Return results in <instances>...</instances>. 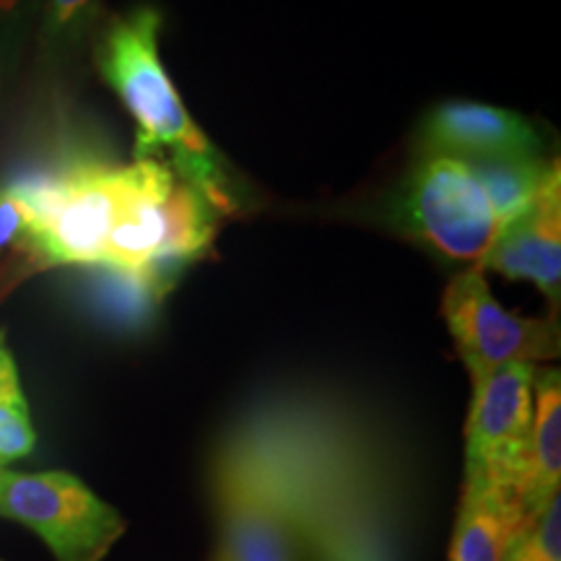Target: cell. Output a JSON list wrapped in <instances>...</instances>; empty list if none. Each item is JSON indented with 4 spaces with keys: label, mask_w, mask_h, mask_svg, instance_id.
<instances>
[{
    "label": "cell",
    "mask_w": 561,
    "mask_h": 561,
    "mask_svg": "<svg viewBox=\"0 0 561 561\" xmlns=\"http://www.w3.org/2000/svg\"><path fill=\"white\" fill-rule=\"evenodd\" d=\"M214 494L265 504L299 546L343 512L392 496L382 447L343 405L278 396L244 411L214 455Z\"/></svg>",
    "instance_id": "1"
},
{
    "label": "cell",
    "mask_w": 561,
    "mask_h": 561,
    "mask_svg": "<svg viewBox=\"0 0 561 561\" xmlns=\"http://www.w3.org/2000/svg\"><path fill=\"white\" fill-rule=\"evenodd\" d=\"M159 9L136 5L104 26L94 50L102 79L117 91L138 125L136 159L170 161L172 170L195 187L216 214H240L244 206L240 182L182 104L159 58Z\"/></svg>",
    "instance_id": "2"
},
{
    "label": "cell",
    "mask_w": 561,
    "mask_h": 561,
    "mask_svg": "<svg viewBox=\"0 0 561 561\" xmlns=\"http://www.w3.org/2000/svg\"><path fill=\"white\" fill-rule=\"evenodd\" d=\"M219 214L170 161L133 159L102 268L161 299L187 263L201 261L219 229Z\"/></svg>",
    "instance_id": "3"
},
{
    "label": "cell",
    "mask_w": 561,
    "mask_h": 561,
    "mask_svg": "<svg viewBox=\"0 0 561 561\" xmlns=\"http://www.w3.org/2000/svg\"><path fill=\"white\" fill-rule=\"evenodd\" d=\"M0 517L37 533L58 561H102L125 533V517L66 471L0 468Z\"/></svg>",
    "instance_id": "4"
},
{
    "label": "cell",
    "mask_w": 561,
    "mask_h": 561,
    "mask_svg": "<svg viewBox=\"0 0 561 561\" xmlns=\"http://www.w3.org/2000/svg\"><path fill=\"white\" fill-rule=\"evenodd\" d=\"M405 221L442 257L481 268L502 219L466 161L424 153L405 191Z\"/></svg>",
    "instance_id": "5"
},
{
    "label": "cell",
    "mask_w": 561,
    "mask_h": 561,
    "mask_svg": "<svg viewBox=\"0 0 561 561\" xmlns=\"http://www.w3.org/2000/svg\"><path fill=\"white\" fill-rule=\"evenodd\" d=\"M442 314L471 380L510 364H538L559 356L557 320L520 318L491 294L483 268H468L447 284Z\"/></svg>",
    "instance_id": "6"
},
{
    "label": "cell",
    "mask_w": 561,
    "mask_h": 561,
    "mask_svg": "<svg viewBox=\"0 0 561 561\" xmlns=\"http://www.w3.org/2000/svg\"><path fill=\"white\" fill-rule=\"evenodd\" d=\"M536 371V364H510L471 380L466 479L491 481L520 496L528 473Z\"/></svg>",
    "instance_id": "7"
},
{
    "label": "cell",
    "mask_w": 561,
    "mask_h": 561,
    "mask_svg": "<svg viewBox=\"0 0 561 561\" xmlns=\"http://www.w3.org/2000/svg\"><path fill=\"white\" fill-rule=\"evenodd\" d=\"M481 268L536 284L553 312L561 299V174L553 161L536 201L517 219L504 224Z\"/></svg>",
    "instance_id": "8"
},
{
    "label": "cell",
    "mask_w": 561,
    "mask_h": 561,
    "mask_svg": "<svg viewBox=\"0 0 561 561\" xmlns=\"http://www.w3.org/2000/svg\"><path fill=\"white\" fill-rule=\"evenodd\" d=\"M421 149L460 161L541 157V138L533 123L517 112L473 102H445L426 115Z\"/></svg>",
    "instance_id": "9"
},
{
    "label": "cell",
    "mask_w": 561,
    "mask_h": 561,
    "mask_svg": "<svg viewBox=\"0 0 561 561\" xmlns=\"http://www.w3.org/2000/svg\"><path fill=\"white\" fill-rule=\"evenodd\" d=\"M523 520L520 496L515 491L491 481L466 479L450 561H504Z\"/></svg>",
    "instance_id": "10"
},
{
    "label": "cell",
    "mask_w": 561,
    "mask_h": 561,
    "mask_svg": "<svg viewBox=\"0 0 561 561\" xmlns=\"http://www.w3.org/2000/svg\"><path fill=\"white\" fill-rule=\"evenodd\" d=\"M219 510V561H299L289 525L265 504L240 494H214Z\"/></svg>",
    "instance_id": "11"
},
{
    "label": "cell",
    "mask_w": 561,
    "mask_h": 561,
    "mask_svg": "<svg viewBox=\"0 0 561 561\" xmlns=\"http://www.w3.org/2000/svg\"><path fill=\"white\" fill-rule=\"evenodd\" d=\"M561 483V377L559 369H538L533 385V430L528 473L520 491L525 517H533L559 494Z\"/></svg>",
    "instance_id": "12"
},
{
    "label": "cell",
    "mask_w": 561,
    "mask_h": 561,
    "mask_svg": "<svg viewBox=\"0 0 561 561\" xmlns=\"http://www.w3.org/2000/svg\"><path fill=\"white\" fill-rule=\"evenodd\" d=\"M553 161H543L541 157H515L466 161V164L471 167L476 180L486 191L502 224H510L536 201Z\"/></svg>",
    "instance_id": "13"
},
{
    "label": "cell",
    "mask_w": 561,
    "mask_h": 561,
    "mask_svg": "<svg viewBox=\"0 0 561 561\" xmlns=\"http://www.w3.org/2000/svg\"><path fill=\"white\" fill-rule=\"evenodd\" d=\"M37 445L30 403L21 390L19 369L9 348V339L0 331V468L26 458Z\"/></svg>",
    "instance_id": "14"
},
{
    "label": "cell",
    "mask_w": 561,
    "mask_h": 561,
    "mask_svg": "<svg viewBox=\"0 0 561 561\" xmlns=\"http://www.w3.org/2000/svg\"><path fill=\"white\" fill-rule=\"evenodd\" d=\"M102 0H45L42 47L47 55H68L87 39L100 16Z\"/></svg>",
    "instance_id": "15"
},
{
    "label": "cell",
    "mask_w": 561,
    "mask_h": 561,
    "mask_svg": "<svg viewBox=\"0 0 561 561\" xmlns=\"http://www.w3.org/2000/svg\"><path fill=\"white\" fill-rule=\"evenodd\" d=\"M504 561H561V494L543 510L525 517Z\"/></svg>",
    "instance_id": "16"
},
{
    "label": "cell",
    "mask_w": 561,
    "mask_h": 561,
    "mask_svg": "<svg viewBox=\"0 0 561 561\" xmlns=\"http://www.w3.org/2000/svg\"><path fill=\"white\" fill-rule=\"evenodd\" d=\"M30 206L21 198V193L13 185L3 187L0 191V255L5 250H16L21 237L30 229Z\"/></svg>",
    "instance_id": "17"
},
{
    "label": "cell",
    "mask_w": 561,
    "mask_h": 561,
    "mask_svg": "<svg viewBox=\"0 0 561 561\" xmlns=\"http://www.w3.org/2000/svg\"><path fill=\"white\" fill-rule=\"evenodd\" d=\"M34 0H0V37L11 39L26 24Z\"/></svg>",
    "instance_id": "18"
},
{
    "label": "cell",
    "mask_w": 561,
    "mask_h": 561,
    "mask_svg": "<svg viewBox=\"0 0 561 561\" xmlns=\"http://www.w3.org/2000/svg\"><path fill=\"white\" fill-rule=\"evenodd\" d=\"M0 561H3V559H0Z\"/></svg>",
    "instance_id": "19"
}]
</instances>
